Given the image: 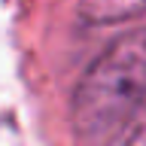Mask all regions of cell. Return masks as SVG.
Instances as JSON below:
<instances>
[{"mask_svg":"<svg viewBox=\"0 0 146 146\" xmlns=\"http://www.w3.org/2000/svg\"><path fill=\"white\" fill-rule=\"evenodd\" d=\"M146 107V27L128 31L88 64L73 88L70 122L82 143H107Z\"/></svg>","mask_w":146,"mask_h":146,"instance_id":"cell-1","label":"cell"},{"mask_svg":"<svg viewBox=\"0 0 146 146\" xmlns=\"http://www.w3.org/2000/svg\"><path fill=\"white\" fill-rule=\"evenodd\" d=\"M76 9L88 25H119L146 15V0H79Z\"/></svg>","mask_w":146,"mask_h":146,"instance_id":"cell-2","label":"cell"},{"mask_svg":"<svg viewBox=\"0 0 146 146\" xmlns=\"http://www.w3.org/2000/svg\"><path fill=\"white\" fill-rule=\"evenodd\" d=\"M104 146H146V107L119 128Z\"/></svg>","mask_w":146,"mask_h":146,"instance_id":"cell-3","label":"cell"}]
</instances>
